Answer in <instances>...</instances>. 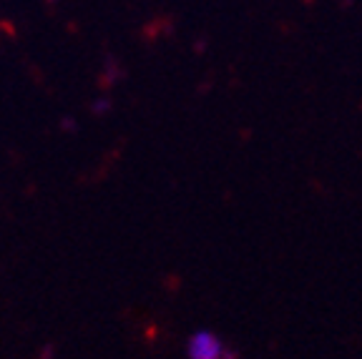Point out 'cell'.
Wrapping results in <instances>:
<instances>
[{
    "instance_id": "6da1fadb",
    "label": "cell",
    "mask_w": 362,
    "mask_h": 359,
    "mask_svg": "<svg viewBox=\"0 0 362 359\" xmlns=\"http://www.w3.org/2000/svg\"><path fill=\"white\" fill-rule=\"evenodd\" d=\"M226 352L224 342L219 334L209 329H197L187 342V357L189 359H221Z\"/></svg>"
},
{
    "instance_id": "7a4b0ae2",
    "label": "cell",
    "mask_w": 362,
    "mask_h": 359,
    "mask_svg": "<svg viewBox=\"0 0 362 359\" xmlns=\"http://www.w3.org/2000/svg\"><path fill=\"white\" fill-rule=\"evenodd\" d=\"M93 111H96V113H98V111H101V113H103V111H108V103H106V98H103V103H96V106H93Z\"/></svg>"
},
{
    "instance_id": "3957f363",
    "label": "cell",
    "mask_w": 362,
    "mask_h": 359,
    "mask_svg": "<svg viewBox=\"0 0 362 359\" xmlns=\"http://www.w3.org/2000/svg\"><path fill=\"white\" fill-rule=\"evenodd\" d=\"M221 359H239V357H237V354H234V352H229V349H226L224 357H221Z\"/></svg>"
}]
</instances>
